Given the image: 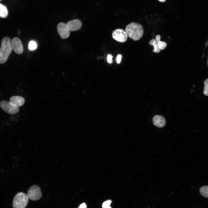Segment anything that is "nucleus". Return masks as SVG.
Masks as SVG:
<instances>
[{
	"label": "nucleus",
	"instance_id": "nucleus-8",
	"mask_svg": "<svg viewBox=\"0 0 208 208\" xmlns=\"http://www.w3.org/2000/svg\"><path fill=\"white\" fill-rule=\"evenodd\" d=\"M12 49L14 52L19 54H21L23 51V47L21 40L18 38H13L11 41Z\"/></svg>",
	"mask_w": 208,
	"mask_h": 208
},
{
	"label": "nucleus",
	"instance_id": "nucleus-5",
	"mask_svg": "<svg viewBox=\"0 0 208 208\" xmlns=\"http://www.w3.org/2000/svg\"><path fill=\"white\" fill-rule=\"evenodd\" d=\"M28 198L33 200H37L41 198L42 194L40 188L38 186L34 185L29 189L27 194Z\"/></svg>",
	"mask_w": 208,
	"mask_h": 208
},
{
	"label": "nucleus",
	"instance_id": "nucleus-9",
	"mask_svg": "<svg viewBox=\"0 0 208 208\" xmlns=\"http://www.w3.org/2000/svg\"><path fill=\"white\" fill-rule=\"evenodd\" d=\"M66 25L69 30L73 31H77L81 28L82 23L80 20L75 19L69 21Z\"/></svg>",
	"mask_w": 208,
	"mask_h": 208
},
{
	"label": "nucleus",
	"instance_id": "nucleus-3",
	"mask_svg": "<svg viewBox=\"0 0 208 208\" xmlns=\"http://www.w3.org/2000/svg\"><path fill=\"white\" fill-rule=\"evenodd\" d=\"M29 198L26 194L20 192L14 197L12 204L13 208H25L27 204Z\"/></svg>",
	"mask_w": 208,
	"mask_h": 208
},
{
	"label": "nucleus",
	"instance_id": "nucleus-4",
	"mask_svg": "<svg viewBox=\"0 0 208 208\" xmlns=\"http://www.w3.org/2000/svg\"><path fill=\"white\" fill-rule=\"evenodd\" d=\"M0 107L5 112L11 114L17 113L19 110L18 107L10 102L4 100L0 102Z\"/></svg>",
	"mask_w": 208,
	"mask_h": 208
},
{
	"label": "nucleus",
	"instance_id": "nucleus-23",
	"mask_svg": "<svg viewBox=\"0 0 208 208\" xmlns=\"http://www.w3.org/2000/svg\"></svg>",
	"mask_w": 208,
	"mask_h": 208
},
{
	"label": "nucleus",
	"instance_id": "nucleus-17",
	"mask_svg": "<svg viewBox=\"0 0 208 208\" xmlns=\"http://www.w3.org/2000/svg\"><path fill=\"white\" fill-rule=\"evenodd\" d=\"M204 88L203 93L206 96H208V79L205 80L204 83Z\"/></svg>",
	"mask_w": 208,
	"mask_h": 208
},
{
	"label": "nucleus",
	"instance_id": "nucleus-15",
	"mask_svg": "<svg viewBox=\"0 0 208 208\" xmlns=\"http://www.w3.org/2000/svg\"><path fill=\"white\" fill-rule=\"evenodd\" d=\"M199 191L203 196L208 198V185L201 187Z\"/></svg>",
	"mask_w": 208,
	"mask_h": 208
},
{
	"label": "nucleus",
	"instance_id": "nucleus-1",
	"mask_svg": "<svg viewBox=\"0 0 208 208\" xmlns=\"http://www.w3.org/2000/svg\"><path fill=\"white\" fill-rule=\"evenodd\" d=\"M125 31L129 37L134 41H137L142 36L144 29L142 26L140 24L132 22L126 26Z\"/></svg>",
	"mask_w": 208,
	"mask_h": 208
},
{
	"label": "nucleus",
	"instance_id": "nucleus-19",
	"mask_svg": "<svg viewBox=\"0 0 208 208\" xmlns=\"http://www.w3.org/2000/svg\"><path fill=\"white\" fill-rule=\"evenodd\" d=\"M112 56L111 55L109 54L108 55L107 59V61L110 64L112 63Z\"/></svg>",
	"mask_w": 208,
	"mask_h": 208
},
{
	"label": "nucleus",
	"instance_id": "nucleus-24",
	"mask_svg": "<svg viewBox=\"0 0 208 208\" xmlns=\"http://www.w3.org/2000/svg\"><path fill=\"white\" fill-rule=\"evenodd\" d=\"M1 0H0V1Z\"/></svg>",
	"mask_w": 208,
	"mask_h": 208
},
{
	"label": "nucleus",
	"instance_id": "nucleus-14",
	"mask_svg": "<svg viewBox=\"0 0 208 208\" xmlns=\"http://www.w3.org/2000/svg\"><path fill=\"white\" fill-rule=\"evenodd\" d=\"M161 36L158 35L155 36V40L157 41L159 47L161 50H163L165 49L167 46L166 43L165 42L161 41L160 40Z\"/></svg>",
	"mask_w": 208,
	"mask_h": 208
},
{
	"label": "nucleus",
	"instance_id": "nucleus-6",
	"mask_svg": "<svg viewBox=\"0 0 208 208\" xmlns=\"http://www.w3.org/2000/svg\"><path fill=\"white\" fill-rule=\"evenodd\" d=\"M113 38L120 42H124L127 40L128 36L125 31L122 29H118L113 31L112 34Z\"/></svg>",
	"mask_w": 208,
	"mask_h": 208
},
{
	"label": "nucleus",
	"instance_id": "nucleus-16",
	"mask_svg": "<svg viewBox=\"0 0 208 208\" xmlns=\"http://www.w3.org/2000/svg\"><path fill=\"white\" fill-rule=\"evenodd\" d=\"M28 46V48L30 50L33 51L36 49L37 47V44L35 41L31 40L29 42Z\"/></svg>",
	"mask_w": 208,
	"mask_h": 208
},
{
	"label": "nucleus",
	"instance_id": "nucleus-7",
	"mask_svg": "<svg viewBox=\"0 0 208 208\" xmlns=\"http://www.w3.org/2000/svg\"><path fill=\"white\" fill-rule=\"evenodd\" d=\"M58 32L61 38L64 39L68 38L70 36V31L66 24L63 22L59 23L57 26Z\"/></svg>",
	"mask_w": 208,
	"mask_h": 208
},
{
	"label": "nucleus",
	"instance_id": "nucleus-10",
	"mask_svg": "<svg viewBox=\"0 0 208 208\" xmlns=\"http://www.w3.org/2000/svg\"><path fill=\"white\" fill-rule=\"evenodd\" d=\"M154 124L159 127H162L165 125L166 121L164 118L161 116L156 115L153 118Z\"/></svg>",
	"mask_w": 208,
	"mask_h": 208
},
{
	"label": "nucleus",
	"instance_id": "nucleus-18",
	"mask_svg": "<svg viewBox=\"0 0 208 208\" xmlns=\"http://www.w3.org/2000/svg\"><path fill=\"white\" fill-rule=\"evenodd\" d=\"M112 201L111 200H108L104 202L102 205L103 208H112L110 207V205Z\"/></svg>",
	"mask_w": 208,
	"mask_h": 208
},
{
	"label": "nucleus",
	"instance_id": "nucleus-20",
	"mask_svg": "<svg viewBox=\"0 0 208 208\" xmlns=\"http://www.w3.org/2000/svg\"><path fill=\"white\" fill-rule=\"evenodd\" d=\"M122 56L120 55H118L116 57V61L118 64H119L121 62Z\"/></svg>",
	"mask_w": 208,
	"mask_h": 208
},
{
	"label": "nucleus",
	"instance_id": "nucleus-22",
	"mask_svg": "<svg viewBox=\"0 0 208 208\" xmlns=\"http://www.w3.org/2000/svg\"><path fill=\"white\" fill-rule=\"evenodd\" d=\"M158 0L161 2H164L166 1V0Z\"/></svg>",
	"mask_w": 208,
	"mask_h": 208
},
{
	"label": "nucleus",
	"instance_id": "nucleus-21",
	"mask_svg": "<svg viewBox=\"0 0 208 208\" xmlns=\"http://www.w3.org/2000/svg\"><path fill=\"white\" fill-rule=\"evenodd\" d=\"M78 208H86V204L84 203H82L79 205Z\"/></svg>",
	"mask_w": 208,
	"mask_h": 208
},
{
	"label": "nucleus",
	"instance_id": "nucleus-11",
	"mask_svg": "<svg viewBox=\"0 0 208 208\" xmlns=\"http://www.w3.org/2000/svg\"><path fill=\"white\" fill-rule=\"evenodd\" d=\"M9 102L16 106L19 107L22 106L24 104L25 100L21 96H14L11 97L10 98Z\"/></svg>",
	"mask_w": 208,
	"mask_h": 208
},
{
	"label": "nucleus",
	"instance_id": "nucleus-2",
	"mask_svg": "<svg viewBox=\"0 0 208 208\" xmlns=\"http://www.w3.org/2000/svg\"><path fill=\"white\" fill-rule=\"evenodd\" d=\"M12 49L10 38L8 36L4 37L2 40L0 48V64L5 63Z\"/></svg>",
	"mask_w": 208,
	"mask_h": 208
},
{
	"label": "nucleus",
	"instance_id": "nucleus-12",
	"mask_svg": "<svg viewBox=\"0 0 208 208\" xmlns=\"http://www.w3.org/2000/svg\"><path fill=\"white\" fill-rule=\"evenodd\" d=\"M149 44L150 45L153 46L154 49L153 50V52L159 53L160 52L161 49L159 48L157 42L155 39H153L151 40L149 42Z\"/></svg>",
	"mask_w": 208,
	"mask_h": 208
},
{
	"label": "nucleus",
	"instance_id": "nucleus-13",
	"mask_svg": "<svg viewBox=\"0 0 208 208\" xmlns=\"http://www.w3.org/2000/svg\"><path fill=\"white\" fill-rule=\"evenodd\" d=\"M8 12L6 6L0 3V17L2 18L6 17Z\"/></svg>",
	"mask_w": 208,
	"mask_h": 208
}]
</instances>
